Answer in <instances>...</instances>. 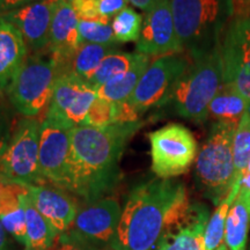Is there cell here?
<instances>
[{"label":"cell","mask_w":250,"mask_h":250,"mask_svg":"<svg viewBox=\"0 0 250 250\" xmlns=\"http://www.w3.org/2000/svg\"><path fill=\"white\" fill-rule=\"evenodd\" d=\"M26 187L19 184L1 183L0 192V221L7 233L26 246V214L21 196Z\"/></svg>","instance_id":"20"},{"label":"cell","mask_w":250,"mask_h":250,"mask_svg":"<svg viewBox=\"0 0 250 250\" xmlns=\"http://www.w3.org/2000/svg\"><path fill=\"white\" fill-rule=\"evenodd\" d=\"M127 0H99L100 14L102 20L107 23H111L112 19L127 7Z\"/></svg>","instance_id":"34"},{"label":"cell","mask_w":250,"mask_h":250,"mask_svg":"<svg viewBox=\"0 0 250 250\" xmlns=\"http://www.w3.org/2000/svg\"><path fill=\"white\" fill-rule=\"evenodd\" d=\"M12 131H11V121L9 116L4 108V105L0 103V155L6 151L9 142L12 138Z\"/></svg>","instance_id":"35"},{"label":"cell","mask_w":250,"mask_h":250,"mask_svg":"<svg viewBox=\"0 0 250 250\" xmlns=\"http://www.w3.org/2000/svg\"><path fill=\"white\" fill-rule=\"evenodd\" d=\"M149 61L151 58L148 56L143 55L139 61L126 72L118 74L117 77L112 78L108 83L96 88V95L114 103L129 100L138 85L139 80L142 79L144 72L148 67L151 62Z\"/></svg>","instance_id":"23"},{"label":"cell","mask_w":250,"mask_h":250,"mask_svg":"<svg viewBox=\"0 0 250 250\" xmlns=\"http://www.w3.org/2000/svg\"><path fill=\"white\" fill-rule=\"evenodd\" d=\"M79 34L83 43H94V44H114L116 43L111 23H105L102 21L79 20Z\"/></svg>","instance_id":"30"},{"label":"cell","mask_w":250,"mask_h":250,"mask_svg":"<svg viewBox=\"0 0 250 250\" xmlns=\"http://www.w3.org/2000/svg\"><path fill=\"white\" fill-rule=\"evenodd\" d=\"M205 205L189 199L175 208L153 250H205L204 234L208 223Z\"/></svg>","instance_id":"11"},{"label":"cell","mask_w":250,"mask_h":250,"mask_svg":"<svg viewBox=\"0 0 250 250\" xmlns=\"http://www.w3.org/2000/svg\"><path fill=\"white\" fill-rule=\"evenodd\" d=\"M111 27L115 41L118 44L137 42L142 33L143 18L133 8L126 7L112 19Z\"/></svg>","instance_id":"28"},{"label":"cell","mask_w":250,"mask_h":250,"mask_svg":"<svg viewBox=\"0 0 250 250\" xmlns=\"http://www.w3.org/2000/svg\"><path fill=\"white\" fill-rule=\"evenodd\" d=\"M224 83L232 85L250 102V19H232L220 44Z\"/></svg>","instance_id":"12"},{"label":"cell","mask_w":250,"mask_h":250,"mask_svg":"<svg viewBox=\"0 0 250 250\" xmlns=\"http://www.w3.org/2000/svg\"><path fill=\"white\" fill-rule=\"evenodd\" d=\"M239 195L245 199V202L249 206L250 210V161L248 166L246 167V169L243 170L241 177H240Z\"/></svg>","instance_id":"37"},{"label":"cell","mask_w":250,"mask_h":250,"mask_svg":"<svg viewBox=\"0 0 250 250\" xmlns=\"http://www.w3.org/2000/svg\"><path fill=\"white\" fill-rule=\"evenodd\" d=\"M127 1H129V4L132 5L133 7L147 13V12L151 11L158 2H160L161 0H127Z\"/></svg>","instance_id":"39"},{"label":"cell","mask_w":250,"mask_h":250,"mask_svg":"<svg viewBox=\"0 0 250 250\" xmlns=\"http://www.w3.org/2000/svg\"><path fill=\"white\" fill-rule=\"evenodd\" d=\"M118 45L120 44L117 43L114 44L83 43L72 59L67 73H74L86 80L99 67L103 59L109 55L117 52Z\"/></svg>","instance_id":"25"},{"label":"cell","mask_w":250,"mask_h":250,"mask_svg":"<svg viewBox=\"0 0 250 250\" xmlns=\"http://www.w3.org/2000/svg\"><path fill=\"white\" fill-rule=\"evenodd\" d=\"M74 126L61 118L45 115L41 122L39 161L45 182L66 191L71 154V131Z\"/></svg>","instance_id":"10"},{"label":"cell","mask_w":250,"mask_h":250,"mask_svg":"<svg viewBox=\"0 0 250 250\" xmlns=\"http://www.w3.org/2000/svg\"><path fill=\"white\" fill-rule=\"evenodd\" d=\"M137 52L149 58L183 52L175 30L170 0H161L146 13Z\"/></svg>","instance_id":"15"},{"label":"cell","mask_w":250,"mask_h":250,"mask_svg":"<svg viewBox=\"0 0 250 250\" xmlns=\"http://www.w3.org/2000/svg\"><path fill=\"white\" fill-rule=\"evenodd\" d=\"M184 184L155 179L131 190L122 210L114 250H153L176 206L187 201Z\"/></svg>","instance_id":"2"},{"label":"cell","mask_w":250,"mask_h":250,"mask_svg":"<svg viewBox=\"0 0 250 250\" xmlns=\"http://www.w3.org/2000/svg\"><path fill=\"white\" fill-rule=\"evenodd\" d=\"M233 19H250V0H230Z\"/></svg>","instance_id":"38"},{"label":"cell","mask_w":250,"mask_h":250,"mask_svg":"<svg viewBox=\"0 0 250 250\" xmlns=\"http://www.w3.org/2000/svg\"><path fill=\"white\" fill-rule=\"evenodd\" d=\"M121 214L122 208L117 201L103 197L98 201L86 203L78 210L70 230L99 248L112 246Z\"/></svg>","instance_id":"14"},{"label":"cell","mask_w":250,"mask_h":250,"mask_svg":"<svg viewBox=\"0 0 250 250\" xmlns=\"http://www.w3.org/2000/svg\"><path fill=\"white\" fill-rule=\"evenodd\" d=\"M56 0L34 2L0 15L17 27L22 34L28 48L36 54L48 50L50 43V27Z\"/></svg>","instance_id":"17"},{"label":"cell","mask_w":250,"mask_h":250,"mask_svg":"<svg viewBox=\"0 0 250 250\" xmlns=\"http://www.w3.org/2000/svg\"><path fill=\"white\" fill-rule=\"evenodd\" d=\"M70 2L80 21H102L104 22L100 14L99 0H70Z\"/></svg>","instance_id":"33"},{"label":"cell","mask_w":250,"mask_h":250,"mask_svg":"<svg viewBox=\"0 0 250 250\" xmlns=\"http://www.w3.org/2000/svg\"><path fill=\"white\" fill-rule=\"evenodd\" d=\"M224 83L220 46L191 61L175 86L169 102L184 120L203 123L208 120V105Z\"/></svg>","instance_id":"4"},{"label":"cell","mask_w":250,"mask_h":250,"mask_svg":"<svg viewBox=\"0 0 250 250\" xmlns=\"http://www.w3.org/2000/svg\"><path fill=\"white\" fill-rule=\"evenodd\" d=\"M249 105L250 102L235 87L223 83L208 105V120H212L213 123L229 125L236 129Z\"/></svg>","instance_id":"21"},{"label":"cell","mask_w":250,"mask_h":250,"mask_svg":"<svg viewBox=\"0 0 250 250\" xmlns=\"http://www.w3.org/2000/svg\"><path fill=\"white\" fill-rule=\"evenodd\" d=\"M115 117H116L115 103L96 96L87 114L85 125L95 127L109 126V125L115 124Z\"/></svg>","instance_id":"31"},{"label":"cell","mask_w":250,"mask_h":250,"mask_svg":"<svg viewBox=\"0 0 250 250\" xmlns=\"http://www.w3.org/2000/svg\"><path fill=\"white\" fill-rule=\"evenodd\" d=\"M240 191V182L234 183V186L226 198L217 205V208L208 219L204 234L205 250H217L225 241V229H226V219L229 208L235 201Z\"/></svg>","instance_id":"26"},{"label":"cell","mask_w":250,"mask_h":250,"mask_svg":"<svg viewBox=\"0 0 250 250\" xmlns=\"http://www.w3.org/2000/svg\"><path fill=\"white\" fill-rule=\"evenodd\" d=\"M81 44L79 19L70 0H56L50 27L48 54L57 64L58 76L67 73L72 59Z\"/></svg>","instance_id":"16"},{"label":"cell","mask_w":250,"mask_h":250,"mask_svg":"<svg viewBox=\"0 0 250 250\" xmlns=\"http://www.w3.org/2000/svg\"><path fill=\"white\" fill-rule=\"evenodd\" d=\"M250 227V210L245 199L237 195L226 219L225 243L229 250H246Z\"/></svg>","instance_id":"24"},{"label":"cell","mask_w":250,"mask_h":250,"mask_svg":"<svg viewBox=\"0 0 250 250\" xmlns=\"http://www.w3.org/2000/svg\"><path fill=\"white\" fill-rule=\"evenodd\" d=\"M21 199L26 214L27 242L24 246L26 250H51L58 233L34 206L27 187L21 196Z\"/></svg>","instance_id":"22"},{"label":"cell","mask_w":250,"mask_h":250,"mask_svg":"<svg viewBox=\"0 0 250 250\" xmlns=\"http://www.w3.org/2000/svg\"><path fill=\"white\" fill-rule=\"evenodd\" d=\"M234 169L235 183L240 182V177L250 161V110L243 115L239 126L236 127L233 138Z\"/></svg>","instance_id":"29"},{"label":"cell","mask_w":250,"mask_h":250,"mask_svg":"<svg viewBox=\"0 0 250 250\" xmlns=\"http://www.w3.org/2000/svg\"><path fill=\"white\" fill-rule=\"evenodd\" d=\"M143 122L115 123L104 127L74 126L66 191L85 203L98 201L116 188L121 179V159L129 140Z\"/></svg>","instance_id":"1"},{"label":"cell","mask_w":250,"mask_h":250,"mask_svg":"<svg viewBox=\"0 0 250 250\" xmlns=\"http://www.w3.org/2000/svg\"><path fill=\"white\" fill-rule=\"evenodd\" d=\"M39 1H44V0H0V15Z\"/></svg>","instance_id":"36"},{"label":"cell","mask_w":250,"mask_h":250,"mask_svg":"<svg viewBox=\"0 0 250 250\" xmlns=\"http://www.w3.org/2000/svg\"><path fill=\"white\" fill-rule=\"evenodd\" d=\"M27 189L34 206L55 228L58 235L67 232L76 220L79 210L76 201L67 191L61 188L43 184L28 186Z\"/></svg>","instance_id":"18"},{"label":"cell","mask_w":250,"mask_h":250,"mask_svg":"<svg viewBox=\"0 0 250 250\" xmlns=\"http://www.w3.org/2000/svg\"><path fill=\"white\" fill-rule=\"evenodd\" d=\"M96 88L74 73L59 74L46 115L58 117L72 126L85 125L87 114L96 99Z\"/></svg>","instance_id":"13"},{"label":"cell","mask_w":250,"mask_h":250,"mask_svg":"<svg viewBox=\"0 0 250 250\" xmlns=\"http://www.w3.org/2000/svg\"><path fill=\"white\" fill-rule=\"evenodd\" d=\"M235 127L213 123L197 154L195 175L198 187L215 205L226 198L235 183L233 138Z\"/></svg>","instance_id":"5"},{"label":"cell","mask_w":250,"mask_h":250,"mask_svg":"<svg viewBox=\"0 0 250 250\" xmlns=\"http://www.w3.org/2000/svg\"><path fill=\"white\" fill-rule=\"evenodd\" d=\"M51 250H100V248L68 229L59 234Z\"/></svg>","instance_id":"32"},{"label":"cell","mask_w":250,"mask_h":250,"mask_svg":"<svg viewBox=\"0 0 250 250\" xmlns=\"http://www.w3.org/2000/svg\"><path fill=\"white\" fill-rule=\"evenodd\" d=\"M190 64L191 58L184 52L161 56L149 62L129 99L140 116L169 102L175 86Z\"/></svg>","instance_id":"9"},{"label":"cell","mask_w":250,"mask_h":250,"mask_svg":"<svg viewBox=\"0 0 250 250\" xmlns=\"http://www.w3.org/2000/svg\"><path fill=\"white\" fill-rule=\"evenodd\" d=\"M6 230L0 221V250H7V236H6Z\"/></svg>","instance_id":"40"},{"label":"cell","mask_w":250,"mask_h":250,"mask_svg":"<svg viewBox=\"0 0 250 250\" xmlns=\"http://www.w3.org/2000/svg\"><path fill=\"white\" fill-rule=\"evenodd\" d=\"M41 123L24 117L19 122L6 151L0 155V183L37 186L45 182L40 170Z\"/></svg>","instance_id":"7"},{"label":"cell","mask_w":250,"mask_h":250,"mask_svg":"<svg viewBox=\"0 0 250 250\" xmlns=\"http://www.w3.org/2000/svg\"><path fill=\"white\" fill-rule=\"evenodd\" d=\"M57 77L58 66L49 54L27 57L7 90L15 110L33 118L49 108Z\"/></svg>","instance_id":"6"},{"label":"cell","mask_w":250,"mask_h":250,"mask_svg":"<svg viewBox=\"0 0 250 250\" xmlns=\"http://www.w3.org/2000/svg\"><path fill=\"white\" fill-rule=\"evenodd\" d=\"M143 54L138 52H115L103 59L99 67L87 78V81L95 88H99L103 83H108L112 78L117 77L118 74L124 73L132 67L139 61Z\"/></svg>","instance_id":"27"},{"label":"cell","mask_w":250,"mask_h":250,"mask_svg":"<svg viewBox=\"0 0 250 250\" xmlns=\"http://www.w3.org/2000/svg\"><path fill=\"white\" fill-rule=\"evenodd\" d=\"M28 57V45L17 27L0 17V92H7Z\"/></svg>","instance_id":"19"},{"label":"cell","mask_w":250,"mask_h":250,"mask_svg":"<svg viewBox=\"0 0 250 250\" xmlns=\"http://www.w3.org/2000/svg\"><path fill=\"white\" fill-rule=\"evenodd\" d=\"M0 192H1V183H0Z\"/></svg>","instance_id":"42"},{"label":"cell","mask_w":250,"mask_h":250,"mask_svg":"<svg viewBox=\"0 0 250 250\" xmlns=\"http://www.w3.org/2000/svg\"><path fill=\"white\" fill-rule=\"evenodd\" d=\"M152 170L159 179H173L188 171L197 158V142L182 124L170 123L148 134Z\"/></svg>","instance_id":"8"},{"label":"cell","mask_w":250,"mask_h":250,"mask_svg":"<svg viewBox=\"0 0 250 250\" xmlns=\"http://www.w3.org/2000/svg\"><path fill=\"white\" fill-rule=\"evenodd\" d=\"M217 250H229V249H228V247H227L226 243H223V245L219 247Z\"/></svg>","instance_id":"41"},{"label":"cell","mask_w":250,"mask_h":250,"mask_svg":"<svg viewBox=\"0 0 250 250\" xmlns=\"http://www.w3.org/2000/svg\"><path fill=\"white\" fill-rule=\"evenodd\" d=\"M170 5L180 44L191 61L220 46L233 19L230 0H170Z\"/></svg>","instance_id":"3"}]
</instances>
